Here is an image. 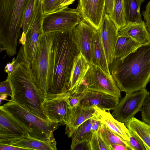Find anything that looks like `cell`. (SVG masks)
<instances>
[{
  "mask_svg": "<svg viewBox=\"0 0 150 150\" xmlns=\"http://www.w3.org/2000/svg\"><path fill=\"white\" fill-rule=\"evenodd\" d=\"M91 64L80 53L75 58L71 76L69 91L73 90L81 82Z\"/></svg>",
  "mask_w": 150,
  "mask_h": 150,
  "instance_id": "obj_23",
  "label": "cell"
},
{
  "mask_svg": "<svg viewBox=\"0 0 150 150\" xmlns=\"http://www.w3.org/2000/svg\"><path fill=\"white\" fill-rule=\"evenodd\" d=\"M114 0H106L105 5V13L109 14L112 11L114 5Z\"/></svg>",
  "mask_w": 150,
  "mask_h": 150,
  "instance_id": "obj_41",
  "label": "cell"
},
{
  "mask_svg": "<svg viewBox=\"0 0 150 150\" xmlns=\"http://www.w3.org/2000/svg\"><path fill=\"white\" fill-rule=\"evenodd\" d=\"M98 30L109 65L114 60V52L118 36V29L108 15L105 13Z\"/></svg>",
  "mask_w": 150,
  "mask_h": 150,
  "instance_id": "obj_15",
  "label": "cell"
},
{
  "mask_svg": "<svg viewBox=\"0 0 150 150\" xmlns=\"http://www.w3.org/2000/svg\"><path fill=\"white\" fill-rule=\"evenodd\" d=\"M98 131L103 138L109 145L111 144H120L129 147L130 150L133 149L129 141L125 140L109 129L102 123Z\"/></svg>",
  "mask_w": 150,
  "mask_h": 150,
  "instance_id": "obj_29",
  "label": "cell"
},
{
  "mask_svg": "<svg viewBox=\"0 0 150 150\" xmlns=\"http://www.w3.org/2000/svg\"><path fill=\"white\" fill-rule=\"evenodd\" d=\"M30 132L29 128L0 106V144L9 145Z\"/></svg>",
  "mask_w": 150,
  "mask_h": 150,
  "instance_id": "obj_12",
  "label": "cell"
},
{
  "mask_svg": "<svg viewBox=\"0 0 150 150\" xmlns=\"http://www.w3.org/2000/svg\"><path fill=\"white\" fill-rule=\"evenodd\" d=\"M118 36L130 37L142 45L150 42V34L143 21L141 23L127 22L118 30Z\"/></svg>",
  "mask_w": 150,
  "mask_h": 150,
  "instance_id": "obj_17",
  "label": "cell"
},
{
  "mask_svg": "<svg viewBox=\"0 0 150 150\" xmlns=\"http://www.w3.org/2000/svg\"><path fill=\"white\" fill-rule=\"evenodd\" d=\"M141 45L130 37L118 36L114 50V59L127 56Z\"/></svg>",
  "mask_w": 150,
  "mask_h": 150,
  "instance_id": "obj_24",
  "label": "cell"
},
{
  "mask_svg": "<svg viewBox=\"0 0 150 150\" xmlns=\"http://www.w3.org/2000/svg\"><path fill=\"white\" fill-rule=\"evenodd\" d=\"M55 140L43 141L30 136L29 134L12 142L9 145L27 150H56Z\"/></svg>",
  "mask_w": 150,
  "mask_h": 150,
  "instance_id": "obj_21",
  "label": "cell"
},
{
  "mask_svg": "<svg viewBox=\"0 0 150 150\" xmlns=\"http://www.w3.org/2000/svg\"><path fill=\"white\" fill-rule=\"evenodd\" d=\"M95 115L102 123L124 139L129 141L130 134L124 123L116 120L109 112L94 106Z\"/></svg>",
  "mask_w": 150,
  "mask_h": 150,
  "instance_id": "obj_18",
  "label": "cell"
},
{
  "mask_svg": "<svg viewBox=\"0 0 150 150\" xmlns=\"http://www.w3.org/2000/svg\"><path fill=\"white\" fill-rule=\"evenodd\" d=\"M27 0H0V44L1 50L8 56L17 53L21 37L23 17Z\"/></svg>",
  "mask_w": 150,
  "mask_h": 150,
  "instance_id": "obj_4",
  "label": "cell"
},
{
  "mask_svg": "<svg viewBox=\"0 0 150 150\" xmlns=\"http://www.w3.org/2000/svg\"><path fill=\"white\" fill-rule=\"evenodd\" d=\"M78 5L83 18L97 30L105 13L106 0H79Z\"/></svg>",
  "mask_w": 150,
  "mask_h": 150,
  "instance_id": "obj_16",
  "label": "cell"
},
{
  "mask_svg": "<svg viewBox=\"0 0 150 150\" xmlns=\"http://www.w3.org/2000/svg\"><path fill=\"white\" fill-rule=\"evenodd\" d=\"M109 67L121 91L130 93L146 88L150 82V42L124 57L114 59Z\"/></svg>",
  "mask_w": 150,
  "mask_h": 150,
  "instance_id": "obj_1",
  "label": "cell"
},
{
  "mask_svg": "<svg viewBox=\"0 0 150 150\" xmlns=\"http://www.w3.org/2000/svg\"><path fill=\"white\" fill-rule=\"evenodd\" d=\"M150 95V92L146 88L132 93H126L112 110V115L120 122L125 123L128 121L141 111L145 100Z\"/></svg>",
  "mask_w": 150,
  "mask_h": 150,
  "instance_id": "obj_8",
  "label": "cell"
},
{
  "mask_svg": "<svg viewBox=\"0 0 150 150\" xmlns=\"http://www.w3.org/2000/svg\"><path fill=\"white\" fill-rule=\"evenodd\" d=\"M119 30L127 23L124 0H114L113 9L108 14Z\"/></svg>",
  "mask_w": 150,
  "mask_h": 150,
  "instance_id": "obj_27",
  "label": "cell"
},
{
  "mask_svg": "<svg viewBox=\"0 0 150 150\" xmlns=\"http://www.w3.org/2000/svg\"><path fill=\"white\" fill-rule=\"evenodd\" d=\"M92 119L91 131L93 132L98 131L102 123L96 116L95 113L94 115L92 117Z\"/></svg>",
  "mask_w": 150,
  "mask_h": 150,
  "instance_id": "obj_38",
  "label": "cell"
},
{
  "mask_svg": "<svg viewBox=\"0 0 150 150\" xmlns=\"http://www.w3.org/2000/svg\"><path fill=\"white\" fill-rule=\"evenodd\" d=\"M91 57V65L99 68L108 75L111 76L105 50L98 30L93 35L92 38Z\"/></svg>",
  "mask_w": 150,
  "mask_h": 150,
  "instance_id": "obj_20",
  "label": "cell"
},
{
  "mask_svg": "<svg viewBox=\"0 0 150 150\" xmlns=\"http://www.w3.org/2000/svg\"><path fill=\"white\" fill-rule=\"evenodd\" d=\"M74 90L80 93L81 99L79 105H81L96 106L108 111L114 109L120 101L119 98L112 95L88 88L81 82Z\"/></svg>",
  "mask_w": 150,
  "mask_h": 150,
  "instance_id": "obj_13",
  "label": "cell"
},
{
  "mask_svg": "<svg viewBox=\"0 0 150 150\" xmlns=\"http://www.w3.org/2000/svg\"><path fill=\"white\" fill-rule=\"evenodd\" d=\"M67 92L45 98L43 105V108L48 119L50 122L66 125L69 122L72 109L68 101Z\"/></svg>",
  "mask_w": 150,
  "mask_h": 150,
  "instance_id": "obj_11",
  "label": "cell"
},
{
  "mask_svg": "<svg viewBox=\"0 0 150 150\" xmlns=\"http://www.w3.org/2000/svg\"><path fill=\"white\" fill-rule=\"evenodd\" d=\"M76 0H58L56 4V11L68 8L69 6L72 4Z\"/></svg>",
  "mask_w": 150,
  "mask_h": 150,
  "instance_id": "obj_36",
  "label": "cell"
},
{
  "mask_svg": "<svg viewBox=\"0 0 150 150\" xmlns=\"http://www.w3.org/2000/svg\"><path fill=\"white\" fill-rule=\"evenodd\" d=\"M146 0H140L141 3H142Z\"/></svg>",
  "mask_w": 150,
  "mask_h": 150,
  "instance_id": "obj_44",
  "label": "cell"
},
{
  "mask_svg": "<svg viewBox=\"0 0 150 150\" xmlns=\"http://www.w3.org/2000/svg\"><path fill=\"white\" fill-rule=\"evenodd\" d=\"M130 137L129 142L133 150H147L146 146L133 135L130 134Z\"/></svg>",
  "mask_w": 150,
  "mask_h": 150,
  "instance_id": "obj_34",
  "label": "cell"
},
{
  "mask_svg": "<svg viewBox=\"0 0 150 150\" xmlns=\"http://www.w3.org/2000/svg\"><path fill=\"white\" fill-rule=\"evenodd\" d=\"M72 109L71 118L66 125L65 134L71 137L73 133L83 123L93 117L95 113L94 106H86L79 105Z\"/></svg>",
  "mask_w": 150,
  "mask_h": 150,
  "instance_id": "obj_19",
  "label": "cell"
},
{
  "mask_svg": "<svg viewBox=\"0 0 150 150\" xmlns=\"http://www.w3.org/2000/svg\"><path fill=\"white\" fill-rule=\"evenodd\" d=\"M90 142L91 150H111L99 131L93 132Z\"/></svg>",
  "mask_w": 150,
  "mask_h": 150,
  "instance_id": "obj_30",
  "label": "cell"
},
{
  "mask_svg": "<svg viewBox=\"0 0 150 150\" xmlns=\"http://www.w3.org/2000/svg\"><path fill=\"white\" fill-rule=\"evenodd\" d=\"M142 121L150 125V96L145 100L141 110Z\"/></svg>",
  "mask_w": 150,
  "mask_h": 150,
  "instance_id": "obj_31",
  "label": "cell"
},
{
  "mask_svg": "<svg viewBox=\"0 0 150 150\" xmlns=\"http://www.w3.org/2000/svg\"><path fill=\"white\" fill-rule=\"evenodd\" d=\"M90 141H84L78 144L75 147V150H91Z\"/></svg>",
  "mask_w": 150,
  "mask_h": 150,
  "instance_id": "obj_39",
  "label": "cell"
},
{
  "mask_svg": "<svg viewBox=\"0 0 150 150\" xmlns=\"http://www.w3.org/2000/svg\"><path fill=\"white\" fill-rule=\"evenodd\" d=\"M130 134L133 135L150 150V125L134 117L124 123Z\"/></svg>",
  "mask_w": 150,
  "mask_h": 150,
  "instance_id": "obj_22",
  "label": "cell"
},
{
  "mask_svg": "<svg viewBox=\"0 0 150 150\" xmlns=\"http://www.w3.org/2000/svg\"><path fill=\"white\" fill-rule=\"evenodd\" d=\"M89 89L110 94L120 99L121 91L112 76H109L99 68L91 65L81 82Z\"/></svg>",
  "mask_w": 150,
  "mask_h": 150,
  "instance_id": "obj_9",
  "label": "cell"
},
{
  "mask_svg": "<svg viewBox=\"0 0 150 150\" xmlns=\"http://www.w3.org/2000/svg\"><path fill=\"white\" fill-rule=\"evenodd\" d=\"M16 61V59L13 58L11 62L8 63L5 66L4 71L8 74V76H9L13 71L15 67Z\"/></svg>",
  "mask_w": 150,
  "mask_h": 150,
  "instance_id": "obj_37",
  "label": "cell"
},
{
  "mask_svg": "<svg viewBox=\"0 0 150 150\" xmlns=\"http://www.w3.org/2000/svg\"><path fill=\"white\" fill-rule=\"evenodd\" d=\"M43 13L42 3L39 0L35 16L25 33L26 39L23 46L25 56L30 63L35 57L44 32L42 29Z\"/></svg>",
  "mask_w": 150,
  "mask_h": 150,
  "instance_id": "obj_10",
  "label": "cell"
},
{
  "mask_svg": "<svg viewBox=\"0 0 150 150\" xmlns=\"http://www.w3.org/2000/svg\"><path fill=\"white\" fill-rule=\"evenodd\" d=\"M110 146L111 150H130L129 147L121 144H111Z\"/></svg>",
  "mask_w": 150,
  "mask_h": 150,
  "instance_id": "obj_42",
  "label": "cell"
},
{
  "mask_svg": "<svg viewBox=\"0 0 150 150\" xmlns=\"http://www.w3.org/2000/svg\"><path fill=\"white\" fill-rule=\"evenodd\" d=\"M0 150H23L27 149L8 144H0Z\"/></svg>",
  "mask_w": 150,
  "mask_h": 150,
  "instance_id": "obj_40",
  "label": "cell"
},
{
  "mask_svg": "<svg viewBox=\"0 0 150 150\" xmlns=\"http://www.w3.org/2000/svg\"><path fill=\"white\" fill-rule=\"evenodd\" d=\"M40 0V1H41V2L42 3L43 2V1H44V0Z\"/></svg>",
  "mask_w": 150,
  "mask_h": 150,
  "instance_id": "obj_45",
  "label": "cell"
},
{
  "mask_svg": "<svg viewBox=\"0 0 150 150\" xmlns=\"http://www.w3.org/2000/svg\"><path fill=\"white\" fill-rule=\"evenodd\" d=\"M54 32L44 33L35 57L30 63L35 83L46 98L52 88L54 77Z\"/></svg>",
  "mask_w": 150,
  "mask_h": 150,
  "instance_id": "obj_5",
  "label": "cell"
},
{
  "mask_svg": "<svg viewBox=\"0 0 150 150\" xmlns=\"http://www.w3.org/2000/svg\"><path fill=\"white\" fill-rule=\"evenodd\" d=\"M58 0H44L42 3L44 14L56 11V5Z\"/></svg>",
  "mask_w": 150,
  "mask_h": 150,
  "instance_id": "obj_33",
  "label": "cell"
},
{
  "mask_svg": "<svg viewBox=\"0 0 150 150\" xmlns=\"http://www.w3.org/2000/svg\"><path fill=\"white\" fill-rule=\"evenodd\" d=\"M39 0H27L23 17L22 32L27 33L35 16Z\"/></svg>",
  "mask_w": 150,
  "mask_h": 150,
  "instance_id": "obj_28",
  "label": "cell"
},
{
  "mask_svg": "<svg viewBox=\"0 0 150 150\" xmlns=\"http://www.w3.org/2000/svg\"><path fill=\"white\" fill-rule=\"evenodd\" d=\"M92 117L81 124L72 135L71 149L74 150L79 144L84 141H90L93 132L91 131Z\"/></svg>",
  "mask_w": 150,
  "mask_h": 150,
  "instance_id": "obj_25",
  "label": "cell"
},
{
  "mask_svg": "<svg viewBox=\"0 0 150 150\" xmlns=\"http://www.w3.org/2000/svg\"><path fill=\"white\" fill-rule=\"evenodd\" d=\"M83 19L78 5L76 8H66L44 14L42 29L44 33L70 31Z\"/></svg>",
  "mask_w": 150,
  "mask_h": 150,
  "instance_id": "obj_7",
  "label": "cell"
},
{
  "mask_svg": "<svg viewBox=\"0 0 150 150\" xmlns=\"http://www.w3.org/2000/svg\"><path fill=\"white\" fill-rule=\"evenodd\" d=\"M1 107L29 128L30 136L43 141L55 140L53 132L60 124L42 119L11 100Z\"/></svg>",
  "mask_w": 150,
  "mask_h": 150,
  "instance_id": "obj_6",
  "label": "cell"
},
{
  "mask_svg": "<svg viewBox=\"0 0 150 150\" xmlns=\"http://www.w3.org/2000/svg\"><path fill=\"white\" fill-rule=\"evenodd\" d=\"M71 30L54 32V77L50 93L46 98L54 97L70 90L74 60L80 53L72 39Z\"/></svg>",
  "mask_w": 150,
  "mask_h": 150,
  "instance_id": "obj_3",
  "label": "cell"
},
{
  "mask_svg": "<svg viewBox=\"0 0 150 150\" xmlns=\"http://www.w3.org/2000/svg\"><path fill=\"white\" fill-rule=\"evenodd\" d=\"M124 2L127 22H141L140 0H124Z\"/></svg>",
  "mask_w": 150,
  "mask_h": 150,
  "instance_id": "obj_26",
  "label": "cell"
},
{
  "mask_svg": "<svg viewBox=\"0 0 150 150\" xmlns=\"http://www.w3.org/2000/svg\"><path fill=\"white\" fill-rule=\"evenodd\" d=\"M8 76L13 92L11 100L40 118L49 120L43 107L45 98L35 83L30 62L27 59L22 46L16 58L14 70Z\"/></svg>",
  "mask_w": 150,
  "mask_h": 150,
  "instance_id": "obj_2",
  "label": "cell"
},
{
  "mask_svg": "<svg viewBox=\"0 0 150 150\" xmlns=\"http://www.w3.org/2000/svg\"><path fill=\"white\" fill-rule=\"evenodd\" d=\"M0 96L3 95L8 96L11 97L13 92L11 86L9 77L7 76L6 79L0 83Z\"/></svg>",
  "mask_w": 150,
  "mask_h": 150,
  "instance_id": "obj_32",
  "label": "cell"
},
{
  "mask_svg": "<svg viewBox=\"0 0 150 150\" xmlns=\"http://www.w3.org/2000/svg\"><path fill=\"white\" fill-rule=\"evenodd\" d=\"M19 40V43L21 44L22 46H24L25 44L26 37V34L24 32H22L21 36L20 37Z\"/></svg>",
  "mask_w": 150,
  "mask_h": 150,
  "instance_id": "obj_43",
  "label": "cell"
},
{
  "mask_svg": "<svg viewBox=\"0 0 150 150\" xmlns=\"http://www.w3.org/2000/svg\"><path fill=\"white\" fill-rule=\"evenodd\" d=\"M147 30L150 34V0L145 6V10L142 13Z\"/></svg>",
  "mask_w": 150,
  "mask_h": 150,
  "instance_id": "obj_35",
  "label": "cell"
},
{
  "mask_svg": "<svg viewBox=\"0 0 150 150\" xmlns=\"http://www.w3.org/2000/svg\"><path fill=\"white\" fill-rule=\"evenodd\" d=\"M98 30L83 19L71 30L73 41L82 55L91 65V46L93 35Z\"/></svg>",
  "mask_w": 150,
  "mask_h": 150,
  "instance_id": "obj_14",
  "label": "cell"
}]
</instances>
